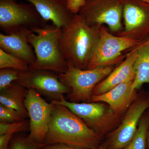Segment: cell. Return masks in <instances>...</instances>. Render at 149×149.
<instances>
[{"label":"cell","instance_id":"cell-20","mask_svg":"<svg viewBox=\"0 0 149 149\" xmlns=\"http://www.w3.org/2000/svg\"><path fill=\"white\" fill-rule=\"evenodd\" d=\"M3 68H12L25 71L29 70V65L23 60L0 49V69Z\"/></svg>","mask_w":149,"mask_h":149},{"label":"cell","instance_id":"cell-17","mask_svg":"<svg viewBox=\"0 0 149 149\" xmlns=\"http://www.w3.org/2000/svg\"><path fill=\"white\" fill-rule=\"evenodd\" d=\"M28 90L15 82L0 91V103L17 111L25 118L28 116L25 100Z\"/></svg>","mask_w":149,"mask_h":149},{"label":"cell","instance_id":"cell-29","mask_svg":"<svg viewBox=\"0 0 149 149\" xmlns=\"http://www.w3.org/2000/svg\"><path fill=\"white\" fill-rule=\"evenodd\" d=\"M97 149H107V148L104 145H103L102 146H100Z\"/></svg>","mask_w":149,"mask_h":149},{"label":"cell","instance_id":"cell-16","mask_svg":"<svg viewBox=\"0 0 149 149\" xmlns=\"http://www.w3.org/2000/svg\"><path fill=\"white\" fill-rule=\"evenodd\" d=\"M36 9L44 20L62 29L69 24L73 15L67 8L66 2L61 0H26Z\"/></svg>","mask_w":149,"mask_h":149},{"label":"cell","instance_id":"cell-7","mask_svg":"<svg viewBox=\"0 0 149 149\" xmlns=\"http://www.w3.org/2000/svg\"><path fill=\"white\" fill-rule=\"evenodd\" d=\"M48 22L43 19L32 4L18 3L15 0H0V28L6 35L24 29L32 31Z\"/></svg>","mask_w":149,"mask_h":149},{"label":"cell","instance_id":"cell-1","mask_svg":"<svg viewBox=\"0 0 149 149\" xmlns=\"http://www.w3.org/2000/svg\"><path fill=\"white\" fill-rule=\"evenodd\" d=\"M53 110L45 146L63 144L87 149H97L101 138L67 107L52 101Z\"/></svg>","mask_w":149,"mask_h":149},{"label":"cell","instance_id":"cell-11","mask_svg":"<svg viewBox=\"0 0 149 149\" xmlns=\"http://www.w3.org/2000/svg\"><path fill=\"white\" fill-rule=\"evenodd\" d=\"M17 83L27 90L33 89L40 95L59 101L65 94H69L71 89L61 82L58 74L45 70H28L21 71Z\"/></svg>","mask_w":149,"mask_h":149},{"label":"cell","instance_id":"cell-23","mask_svg":"<svg viewBox=\"0 0 149 149\" xmlns=\"http://www.w3.org/2000/svg\"><path fill=\"white\" fill-rule=\"evenodd\" d=\"M27 122L23 120L13 123L0 122V135L10 133L14 134L26 129Z\"/></svg>","mask_w":149,"mask_h":149},{"label":"cell","instance_id":"cell-6","mask_svg":"<svg viewBox=\"0 0 149 149\" xmlns=\"http://www.w3.org/2000/svg\"><path fill=\"white\" fill-rule=\"evenodd\" d=\"M69 109L83 120L88 127L101 138L107 133L120 125V115L117 114L108 105L102 102H72L64 97L59 101H53Z\"/></svg>","mask_w":149,"mask_h":149},{"label":"cell","instance_id":"cell-14","mask_svg":"<svg viewBox=\"0 0 149 149\" xmlns=\"http://www.w3.org/2000/svg\"><path fill=\"white\" fill-rule=\"evenodd\" d=\"M31 31L24 29L9 35L1 33L0 49L31 65L36 60L34 49L28 40V35Z\"/></svg>","mask_w":149,"mask_h":149},{"label":"cell","instance_id":"cell-27","mask_svg":"<svg viewBox=\"0 0 149 149\" xmlns=\"http://www.w3.org/2000/svg\"><path fill=\"white\" fill-rule=\"evenodd\" d=\"M41 149H87L70 146L63 144H54L45 146Z\"/></svg>","mask_w":149,"mask_h":149},{"label":"cell","instance_id":"cell-31","mask_svg":"<svg viewBox=\"0 0 149 149\" xmlns=\"http://www.w3.org/2000/svg\"><path fill=\"white\" fill-rule=\"evenodd\" d=\"M61 1H66V0H61Z\"/></svg>","mask_w":149,"mask_h":149},{"label":"cell","instance_id":"cell-3","mask_svg":"<svg viewBox=\"0 0 149 149\" xmlns=\"http://www.w3.org/2000/svg\"><path fill=\"white\" fill-rule=\"evenodd\" d=\"M61 29L53 24L32 30L28 40L35 53L36 60L29 70H45L57 74L64 73L68 68L61 49Z\"/></svg>","mask_w":149,"mask_h":149},{"label":"cell","instance_id":"cell-26","mask_svg":"<svg viewBox=\"0 0 149 149\" xmlns=\"http://www.w3.org/2000/svg\"><path fill=\"white\" fill-rule=\"evenodd\" d=\"M13 134L7 133L0 135V149H9L8 144Z\"/></svg>","mask_w":149,"mask_h":149},{"label":"cell","instance_id":"cell-28","mask_svg":"<svg viewBox=\"0 0 149 149\" xmlns=\"http://www.w3.org/2000/svg\"><path fill=\"white\" fill-rule=\"evenodd\" d=\"M147 146L149 149V125L148 130V136H147Z\"/></svg>","mask_w":149,"mask_h":149},{"label":"cell","instance_id":"cell-18","mask_svg":"<svg viewBox=\"0 0 149 149\" xmlns=\"http://www.w3.org/2000/svg\"><path fill=\"white\" fill-rule=\"evenodd\" d=\"M135 77L132 85L137 91L145 83L149 84V37L137 47V56L134 65Z\"/></svg>","mask_w":149,"mask_h":149},{"label":"cell","instance_id":"cell-21","mask_svg":"<svg viewBox=\"0 0 149 149\" xmlns=\"http://www.w3.org/2000/svg\"><path fill=\"white\" fill-rule=\"evenodd\" d=\"M20 72L12 68L0 69V91L17 81L19 79Z\"/></svg>","mask_w":149,"mask_h":149},{"label":"cell","instance_id":"cell-5","mask_svg":"<svg viewBox=\"0 0 149 149\" xmlns=\"http://www.w3.org/2000/svg\"><path fill=\"white\" fill-rule=\"evenodd\" d=\"M143 42L113 35L104 25H102L100 37L92 52L87 69L115 65L122 62L124 57L122 53L126 50L134 49Z\"/></svg>","mask_w":149,"mask_h":149},{"label":"cell","instance_id":"cell-24","mask_svg":"<svg viewBox=\"0 0 149 149\" xmlns=\"http://www.w3.org/2000/svg\"><path fill=\"white\" fill-rule=\"evenodd\" d=\"M44 146L29 141L27 138H19L13 141L9 149H40Z\"/></svg>","mask_w":149,"mask_h":149},{"label":"cell","instance_id":"cell-13","mask_svg":"<svg viewBox=\"0 0 149 149\" xmlns=\"http://www.w3.org/2000/svg\"><path fill=\"white\" fill-rule=\"evenodd\" d=\"M137 47L127 54L125 59L96 85L93 89V95H102L121 83L134 80L135 77L134 65L137 56Z\"/></svg>","mask_w":149,"mask_h":149},{"label":"cell","instance_id":"cell-30","mask_svg":"<svg viewBox=\"0 0 149 149\" xmlns=\"http://www.w3.org/2000/svg\"><path fill=\"white\" fill-rule=\"evenodd\" d=\"M141 1L149 5V0H140Z\"/></svg>","mask_w":149,"mask_h":149},{"label":"cell","instance_id":"cell-9","mask_svg":"<svg viewBox=\"0 0 149 149\" xmlns=\"http://www.w3.org/2000/svg\"><path fill=\"white\" fill-rule=\"evenodd\" d=\"M149 108V93L137 95L123 118L120 125L110 133L104 144L107 149H122L136 135L140 120Z\"/></svg>","mask_w":149,"mask_h":149},{"label":"cell","instance_id":"cell-25","mask_svg":"<svg viewBox=\"0 0 149 149\" xmlns=\"http://www.w3.org/2000/svg\"><path fill=\"white\" fill-rule=\"evenodd\" d=\"M65 2L67 8L73 15L78 14L86 3V0H66Z\"/></svg>","mask_w":149,"mask_h":149},{"label":"cell","instance_id":"cell-12","mask_svg":"<svg viewBox=\"0 0 149 149\" xmlns=\"http://www.w3.org/2000/svg\"><path fill=\"white\" fill-rule=\"evenodd\" d=\"M123 29L117 36L143 42L149 35V5L140 0H124Z\"/></svg>","mask_w":149,"mask_h":149},{"label":"cell","instance_id":"cell-8","mask_svg":"<svg viewBox=\"0 0 149 149\" xmlns=\"http://www.w3.org/2000/svg\"><path fill=\"white\" fill-rule=\"evenodd\" d=\"M124 0H86L78 14L89 25L106 24L111 32L118 34L123 31V12Z\"/></svg>","mask_w":149,"mask_h":149},{"label":"cell","instance_id":"cell-22","mask_svg":"<svg viewBox=\"0 0 149 149\" xmlns=\"http://www.w3.org/2000/svg\"><path fill=\"white\" fill-rule=\"evenodd\" d=\"M23 116L15 109L0 104V122L13 123L24 120Z\"/></svg>","mask_w":149,"mask_h":149},{"label":"cell","instance_id":"cell-4","mask_svg":"<svg viewBox=\"0 0 149 149\" xmlns=\"http://www.w3.org/2000/svg\"><path fill=\"white\" fill-rule=\"evenodd\" d=\"M114 66L83 70L68 65L66 71L58 74V76L61 82L71 89V92L68 95L69 102H91L93 89L110 74Z\"/></svg>","mask_w":149,"mask_h":149},{"label":"cell","instance_id":"cell-15","mask_svg":"<svg viewBox=\"0 0 149 149\" xmlns=\"http://www.w3.org/2000/svg\"><path fill=\"white\" fill-rule=\"evenodd\" d=\"M134 80L121 83L105 93L93 95L91 102H102L108 105L117 114L122 115L136 99L137 91H133Z\"/></svg>","mask_w":149,"mask_h":149},{"label":"cell","instance_id":"cell-19","mask_svg":"<svg viewBox=\"0 0 149 149\" xmlns=\"http://www.w3.org/2000/svg\"><path fill=\"white\" fill-rule=\"evenodd\" d=\"M149 125V112H145L140 120L138 130L134 138L122 149H147Z\"/></svg>","mask_w":149,"mask_h":149},{"label":"cell","instance_id":"cell-10","mask_svg":"<svg viewBox=\"0 0 149 149\" xmlns=\"http://www.w3.org/2000/svg\"><path fill=\"white\" fill-rule=\"evenodd\" d=\"M25 106L30 119V133L27 139L29 141L44 145L50 123L53 103H49L37 91L28 90Z\"/></svg>","mask_w":149,"mask_h":149},{"label":"cell","instance_id":"cell-2","mask_svg":"<svg viewBox=\"0 0 149 149\" xmlns=\"http://www.w3.org/2000/svg\"><path fill=\"white\" fill-rule=\"evenodd\" d=\"M100 27L90 26L80 15L61 29L60 39L62 54L68 65L88 69L94 47L100 37Z\"/></svg>","mask_w":149,"mask_h":149}]
</instances>
